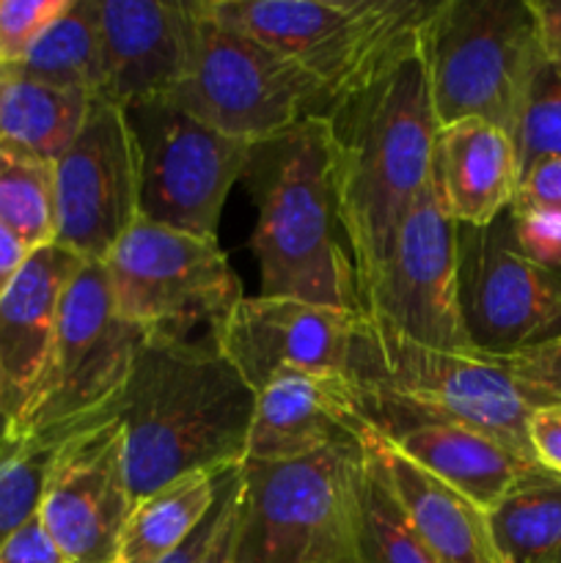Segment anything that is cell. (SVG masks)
<instances>
[{
	"label": "cell",
	"mask_w": 561,
	"mask_h": 563,
	"mask_svg": "<svg viewBox=\"0 0 561 563\" xmlns=\"http://www.w3.org/2000/svg\"><path fill=\"white\" fill-rule=\"evenodd\" d=\"M253 410L256 390L223 355L215 328L148 330L119 412L135 504L190 473L240 467Z\"/></svg>",
	"instance_id": "6da1fadb"
},
{
	"label": "cell",
	"mask_w": 561,
	"mask_h": 563,
	"mask_svg": "<svg viewBox=\"0 0 561 563\" xmlns=\"http://www.w3.org/2000/svg\"><path fill=\"white\" fill-rule=\"evenodd\" d=\"M242 181L256 203L262 297L363 313L328 115L253 143Z\"/></svg>",
	"instance_id": "7a4b0ae2"
},
{
	"label": "cell",
	"mask_w": 561,
	"mask_h": 563,
	"mask_svg": "<svg viewBox=\"0 0 561 563\" xmlns=\"http://www.w3.org/2000/svg\"><path fill=\"white\" fill-rule=\"evenodd\" d=\"M336 143L341 214L358 289H366L402 220L435 185L438 119L429 99L421 42L385 75L328 113Z\"/></svg>",
	"instance_id": "3957f363"
},
{
	"label": "cell",
	"mask_w": 561,
	"mask_h": 563,
	"mask_svg": "<svg viewBox=\"0 0 561 563\" xmlns=\"http://www.w3.org/2000/svg\"><path fill=\"white\" fill-rule=\"evenodd\" d=\"M209 11L273 47L322 86L330 110L421 42L424 0H207ZM328 110V113H330Z\"/></svg>",
	"instance_id": "277c9868"
},
{
	"label": "cell",
	"mask_w": 561,
	"mask_h": 563,
	"mask_svg": "<svg viewBox=\"0 0 561 563\" xmlns=\"http://www.w3.org/2000/svg\"><path fill=\"white\" fill-rule=\"evenodd\" d=\"M363 443L242 462L231 563H355Z\"/></svg>",
	"instance_id": "5b68a950"
},
{
	"label": "cell",
	"mask_w": 561,
	"mask_h": 563,
	"mask_svg": "<svg viewBox=\"0 0 561 563\" xmlns=\"http://www.w3.org/2000/svg\"><path fill=\"white\" fill-rule=\"evenodd\" d=\"M146 335L116 313L102 264H82L66 286L47 366L11 440L58 449L82 429L116 421Z\"/></svg>",
	"instance_id": "8992f818"
},
{
	"label": "cell",
	"mask_w": 561,
	"mask_h": 563,
	"mask_svg": "<svg viewBox=\"0 0 561 563\" xmlns=\"http://www.w3.org/2000/svg\"><path fill=\"white\" fill-rule=\"evenodd\" d=\"M350 379L361 388L372 423L383 416L462 423L537 462L528 440L537 407L498 363L410 344L366 319Z\"/></svg>",
	"instance_id": "52a82bcc"
},
{
	"label": "cell",
	"mask_w": 561,
	"mask_h": 563,
	"mask_svg": "<svg viewBox=\"0 0 561 563\" xmlns=\"http://www.w3.org/2000/svg\"><path fill=\"white\" fill-rule=\"evenodd\" d=\"M421 55L440 126L482 119L509 135L544 60L528 0H438Z\"/></svg>",
	"instance_id": "ba28073f"
},
{
	"label": "cell",
	"mask_w": 561,
	"mask_h": 563,
	"mask_svg": "<svg viewBox=\"0 0 561 563\" xmlns=\"http://www.w3.org/2000/svg\"><path fill=\"white\" fill-rule=\"evenodd\" d=\"M196 5L190 69L165 97L168 102L201 124L248 143L280 135L308 115H328V97L311 75L215 16L207 0H196Z\"/></svg>",
	"instance_id": "9c48e42d"
},
{
	"label": "cell",
	"mask_w": 561,
	"mask_h": 563,
	"mask_svg": "<svg viewBox=\"0 0 561 563\" xmlns=\"http://www.w3.org/2000/svg\"><path fill=\"white\" fill-rule=\"evenodd\" d=\"M116 313L143 330L218 328L242 300L218 240L138 220L102 262Z\"/></svg>",
	"instance_id": "30bf717a"
},
{
	"label": "cell",
	"mask_w": 561,
	"mask_h": 563,
	"mask_svg": "<svg viewBox=\"0 0 561 563\" xmlns=\"http://www.w3.org/2000/svg\"><path fill=\"white\" fill-rule=\"evenodd\" d=\"M457 295L468 341L484 361L561 339V284L526 256L512 207L487 225H457Z\"/></svg>",
	"instance_id": "8fae6325"
},
{
	"label": "cell",
	"mask_w": 561,
	"mask_h": 563,
	"mask_svg": "<svg viewBox=\"0 0 561 563\" xmlns=\"http://www.w3.org/2000/svg\"><path fill=\"white\" fill-rule=\"evenodd\" d=\"M124 113L141 159V220L218 240L220 212L253 143L201 124L168 99Z\"/></svg>",
	"instance_id": "7c38bea8"
},
{
	"label": "cell",
	"mask_w": 561,
	"mask_h": 563,
	"mask_svg": "<svg viewBox=\"0 0 561 563\" xmlns=\"http://www.w3.org/2000/svg\"><path fill=\"white\" fill-rule=\"evenodd\" d=\"M363 317L383 333L457 355H476L457 295V223L435 185L402 220L388 258L361 291Z\"/></svg>",
	"instance_id": "4fadbf2b"
},
{
	"label": "cell",
	"mask_w": 561,
	"mask_h": 563,
	"mask_svg": "<svg viewBox=\"0 0 561 563\" xmlns=\"http://www.w3.org/2000/svg\"><path fill=\"white\" fill-rule=\"evenodd\" d=\"M53 176L55 245L102 264L141 220V159L124 108L97 99Z\"/></svg>",
	"instance_id": "5bb4252c"
},
{
	"label": "cell",
	"mask_w": 561,
	"mask_h": 563,
	"mask_svg": "<svg viewBox=\"0 0 561 563\" xmlns=\"http://www.w3.org/2000/svg\"><path fill=\"white\" fill-rule=\"evenodd\" d=\"M135 498L121 421L72 434L55 449L38 520L69 563H113Z\"/></svg>",
	"instance_id": "9a60e30c"
},
{
	"label": "cell",
	"mask_w": 561,
	"mask_h": 563,
	"mask_svg": "<svg viewBox=\"0 0 561 563\" xmlns=\"http://www.w3.org/2000/svg\"><path fill=\"white\" fill-rule=\"evenodd\" d=\"M366 317L286 297H242L215 328L223 355L253 390L275 374L341 372L350 377Z\"/></svg>",
	"instance_id": "2e32d148"
},
{
	"label": "cell",
	"mask_w": 561,
	"mask_h": 563,
	"mask_svg": "<svg viewBox=\"0 0 561 563\" xmlns=\"http://www.w3.org/2000/svg\"><path fill=\"white\" fill-rule=\"evenodd\" d=\"M372 432L361 388L341 372L275 374L256 390L245 462H286Z\"/></svg>",
	"instance_id": "e0dca14e"
},
{
	"label": "cell",
	"mask_w": 561,
	"mask_h": 563,
	"mask_svg": "<svg viewBox=\"0 0 561 563\" xmlns=\"http://www.w3.org/2000/svg\"><path fill=\"white\" fill-rule=\"evenodd\" d=\"M108 60L105 102L119 108L165 99L182 80L196 47V0H97Z\"/></svg>",
	"instance_id": "ac0fdd59"
},
{
	"label": "cell",
	"mask_w": 561,
	"mask_h": 563,
	"mask_svg": "<svg viewBox=\"0 0 561 563\" xmlns=\"http://www.w3.org/2000/svg\"><path fill=\"white\" fill-rule=\"evenodd\" d=\"M82 264L55 242L44 245L28 256L0 297V407L9 416L11 434L31 407L53 350L61 300Z\"/></svg>",
	"instance_id": "d6986e66"
},
{
	"label": "cell",
	"mask_w": 561,
	"mask_h": 563,
	"mask_svg": "<svg viewBox=\"0 0 561 563\" xmlns=\"http://www.w3.org/2000/svg\"><path fill=\"white\" fill-rule=\"evenodd\" d=\"M372 427L416 465L471 498L484 511H493L512 489L544 473L539 462L462 423L383 416Z\"/></svg>",
	"instance_id": "ffe728a7"
},
{
	"label": "cell",
	"mask_w": 561,
	"mask_h": 563,
	"mask_svg": "<svg viewBox=\"0 0 561 563\" xmlns=\"http://www.w3.org/2000/svg\"><path fill=\"white\" fill-rule=\"evenodd\" d=\"M363 451L388 484L407 526L435 561L504 563L490 533L487 511L479 509L471 498L416 465L374 427L363 438Z\"/></svg>",
	"instance_id": "44dd1931"
},
{
	"label": "cell",
	"mask_w": 561,
	"mask_h": 563,
	"mask_svg": "<svg viewBox=\"0 0 561 563\" xmlns=\"http://www.w3.org/2000/svg\"><path fill=\"white\" fill-rule=\"evenodd\" d=\"M520 163L509 132L482 119L438 130L435 190L457 225H487L515 203Z\"/></svg>",
	"instance_id": "7402d4cb"
},
{
	"label": "cell",
	"mask_w": 561,
	"mask_h": 563,
	"mask_svg": "<svg viewBox=\"0 0 561 563\" xmlns=\"http://www.w3.org/2000/svg\"><path fill=\"white\" fill-rule=\"evenodd\" d=\"M226 471L190 473L138 500L127 517L113 563H163L176 553L212 511Z\"/></svg>",
	"instance_id": "603a6c76"
},
{
	"label": "cell",
	"mask_w": 561,
	"mask_h": 563,
	"mask_svg": "<svg viewBox=\"0 0 561 563\" xmlns=\"http://www.w3.org/2000/svg\"><path fill=\"white\" fill-rule=\"evenodd\" d=\"M3 69L61 91L105 99L108 60L97 20V0H69L64 14L38 36L25 58Z\"/></svg>",
	"instance_id": "cb8c5ba5"
},
{
	"label": "cell",
	"mask_w": 561,
	"mask_h": 563,
	"mask_svg": "<svg viewBox=\"0 0 561 563\" xmlns=\"http://www.w3.org/2000/svg\"><path fill=\"white\" fill-rule=\"evenodd\" d=\"M94 102L97 99L0 69V141L20 143L55 159L75 141Z\"/></svg>",
	"instance_id": "d4e9b609"
},
{
	"label": "cell",
	"mask_w": 561,
	"mask_h": 563,
	"mask_svg": "<svg viewBox=\"0 0 561 563\" xmlns=\"http://www.w3.org/2000/svg\"><path fill=\"white\" fill-rule=\"evenodd\" d=\"M487 520L504 563H561V478L550 471L512 489Z\"/></svg>",
	"instance_id": "484cf974"
},
{
	"label": "cell",
	"mask_w": 561,
	"mask_h": 563,
	"mask_svg": "<svg viewBox=\"0 0 561 563\" xmlns=\"http://www.w3.org/2000/svg\"><path fill=\"white\" fill-rule=\"evenodd\" d=\"M0 225L31 251L55 242L53 159L11 141H0Z\"/></svg>",
	"instance_id": "4316f807"
},
{
	"label": "cell",
	"mask_w": 561,
	"mask_h": 563,
	"mask_svg": "<svg viewBox=\"0 0 561 563\" xmlns=\"http://www.w3.org/2000/svg\"><path fill=\"white\" fill-rule=\"evenodd\" d=\"M355 563H438L407 526L399 504L369 456L358 495Z\"/></svg>",
	"instance_id": "83f0119b"
},
{
	"label": "cell",
	"mask_w": 561,
	"mask_h": 563,
	"mask_svg": "<svg viewBox=\"0 0 561 563\" xmlns=\"http://www.w3.org/2000/svg\"><path fill=\"white\" fill-rule=\"evenodd\" d=\"M55 449L11 440L0 451V544L38 515Z\"/></svg>",
	"instance_id": "f1b7e54d"
},
{
	"label": "cell",
	"mask_w": 561,
	"mask_h": 563,
	"mask_svg": "<svg viewBox=\"0 0 561 563\" xmlns=\"http://www.w3.org/2000/svg\"><path fill=\"white\" fill-rule=\"evenodd\" d=\"M512 141L520 174L544 157H561V69L542 60L517 115Z\"/></svg>",
	"instance_id": "f546056e"
},
{
	"label": "cell",
	"mask_w": 561,
	"mask_h": 563,
	"mask_svg": "<svg viewBox=\"0 0 561 563\" xmlns=\"http://www.w3.org/2000/svg\"><path fill=\"white\" fill-rule=\"evenodd\" d=\"M66 5L69 0H0V69L20 64Z\"/></svg>",
	"instance_id": "4dcf8cb0"
},
{
	"label": "cell",
	"mask_w": 561,
	"mask_h": 563,
	"mask_svg": "<svg viewBox=\"0 0 561 563\" xmlns=\"http://www.w3.org/2000/svg\"><path fill=\"white\" fill-rule=\"evenodd\" d=\"M493 363H498L520 385V390L534 407L561 405V339Z\"/></svg>",
	"instance_id": "1f68e13d"
},
{
	"label": "cell",
	"mask_w": 561,
	"mask_h": 563,
	"mask_svg": "<svg viewBox=\"0 0 561 563\" xmlns=\"http://www.w3.org/2000/svg\"><path fill=\"white\" fill-rule=\"evenodd\" d=\"M512 214H515L517 242L528 258H534L539 267H553L556 262H561V212L512 207Z\"/></svg>",
	"instance_id": "d6a6232c"
},
{
	"label": "cell",
	"mask_w": 561,
	"mask_h": 563,
	"mask_svg": "<svg viewBox=\"0 0 561 563\" xmlns=\"http://www.w3.org/2000/svg\"><path fill=\"white\" fill-rule=\"evenodd\" d=\"M237 495H240V467H229L223 476V482H220L218 500H215V506H212V511L207 515V520H204L201 526L193 531V537L187 539V542L182 544L176 553H170L163 563H196L198 559H201L204 550H207L209 544H212V539L218 537L220 526H223L226 515H229L231 506H234Z\"/></svg>",
	"instance_id": "836d02e7"
},
{
	"label": "cell",
	"mask_w": 561,
	"mask_h": 563,
	"mask_svg": "<svg viewBox=\"0 0 561 563\" xmlns=\"http://www.w3.org/2000/svg\"><path fill=\"white\" fill-rule=\"evenodd\" d=\"M512 207L561 212V157H544L528 165L520 174V187Z\"/></svg>",
	"instance_id": "e575fe53"
},
{
	"label": "cell",
	"mask_w": 561,
	"mask_h": 563,
	"mask_svg": "<svg viewBox=\"0 0 561 563\" xmlns=\"http://www.w3.org/2000/svg\"><path fill=\"white\" fill-rule=\"evenodd\" d=\"M0 563H69L64 559L50 533L44 531L38 515L25 528L14 533L6 544H0Z\"/></svg>",
	"instance_id": "d590c367"
},
{
	"label": "cell",
	"mask_w": 561,
	"mask_h": 563,
	"mask_svg": "<svg viewBox=\"0 0 561 563\" xmlns=\"http://www.w3.org/2000/svg\"><path fill=\"white\" fill-rule=\"evenodd\" d=\"M534 456L544 471L561 478V405L537 407L528 423Z\"/></svg>",
	"instance_id": "8d00e7d4"
},
{
	"label": "cell",
	"mask_w": 561,
	"mask_h": 563,
	"mask_svg": "<svg viewBox=\"0 0 561 563\" xmlns=\"http://www.w3.org/2000/svg\"><path fill=\"white\" fill-rule=\"evenodd\" d=\"M528 5L537 22L544 60L561 69V0H528Z\"/></svg>",
	"instance_id": "74e56055"
},
{
	"label": "cell",
	"mask_w": 561,
	"mask_h": 563,
	"mask_svg": "<svg viewBox=\"0 0 561 563\" xmlns=\"http://www.w3.org/2000/svg\"><path fill=\"white\" fill-rule=\"evenodd\" d=\"M31 253V247H28L14 231L0 225V297H3L6 289L14 284V278L20 275V269L25 267Z\"/></svg>",
	"instance_id": "f35d334b"
},
{
	"label": "cell",
	"mask_w": 561,
	"mask_h": 563,
	"mask_svg": "<svg viewBox=\"0 0 561 563\" xmlns=\"http://www.w3.org/2000/svg\"><path fill=\"white\" fill-rule=\"evenodd\" d=\"M237 500H240V495H237ZM237 500L234 506H231L229 515H226L218 537L212 539V544L204 550V555L196 563H231V550H234V526H237Z\"/></svg>",
	"instance_id": "ab89813d"
},
{
	"label": "cell",
	"mask_w": 561,
	"mask_h": 563,
	"mask_svg": "<svg viewBox=\"0 0 561 563\" xmlns=\"http://www.w3.org/2000/svg\"><path fill=\"white\" fill-rule=\"evenodd\" d=\"M9 440H11V421H9V416L3 412V407H0V451L9 445Z\"/></svg>",
	"instance_id": "60d3db41"
},
{
	"label": "cell",
	"mask_w": 561,
	"mask_h": 563,
	"mask_svg": "<svg viewBox=\"0 0 561 563\" xmlns=\"http://www.w3.org/2000/svg\"><path fill=\"white\" fill-rule=\"evenodd\" d=\"M544 269H548V273H553L556 280H559V284H561V262H556L553 267H544Z\"/></svg>",
	"instance_id": "b9f144b4"
}]
</instances>
